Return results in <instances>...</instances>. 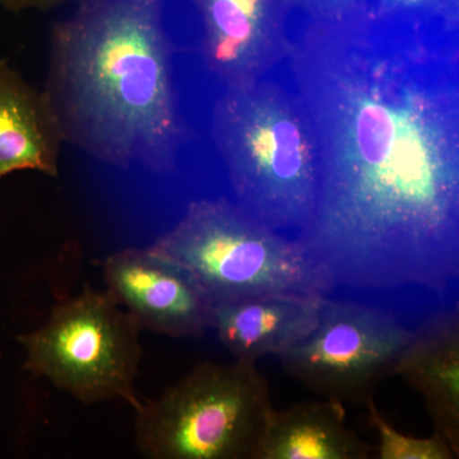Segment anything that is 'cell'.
<instances>
[{"label":"cell","mask_w":459,"mask_h":459,"mask_svg":"<svg viewBox=\"0 0 459 459\" xmlns=\"http://www.w3.org/2000/svg\"><path fill=\"white\" fill-rule=\"evenodd\" d=\"M213 140L238 205L274 231H300L318 198L316 134L298 95L270 82L229 87L213 111Z\"/></svg>","instance_id":"3957f363"},{"label":"cell","mask_w":459,"mask_h":459,"mask_svg":"<svg viewBox=\"0 0 459 459\" xmlns=\"http://www.w3.org/2000/svg\"><path fill=\"white\" fill-rule=\"evenodd\" d=\"M140 323L108 292L86 287L57 304L44 325L18 336L23 369L45 377L82 404L126 402L141 409L135 389L143 350Z\"/></svg>","instance_id":"8992f818"},{"label":"cell","mask_w":459,"mask_h":459,"mask_svg":"<svg viewBox=\"0 0 459 459\" xmlns=\"http://www.w3.org/2000/svg\"><path fill=\"white\" fill-rule=\"evenodd\" d=\"M412 329L379 305L325 296L318 323L301 342L277 356L290 377L323 398L367 407L395 376Z\"/></svg>","instance_id":"52a82bcc"},{"label":"cell","mask_w":459,"mask_h":459,"mask_svg":"<svg viewBox=\"0 0 459 459\" xmlns=\"http://www.w3.org/2000/svg\"><path fill=\"white\" fill-rule=\"evenodd\" d=\"M368 421L379 437L377 458L379 459H453L457 458L442 437L419 439L395 430L379 412L376 402L368 404Z\"/></svg>","instance_id":"5bb4252c"},{"label":"cell","mask_w":459,"mask_h":459,"mask_svg":"<svg viewBox=\"0 0 459 459\" xmlns=\"http://www.w3.org/2000/svg\"><path fill=\"white\" fill-rule=\"evenodd\" d=\"M59 119L47 92H39L0 60V179L14 171L57 177Z\"/></svg>","instance_id":"7c38bea8"},{"label":"cell","mask_w":459,"mask_h":459,"mask_svg":"<svg viewBox=\"0 0 459 459\" xmlns=\"http://www.w3.org/2000/svg\"><path fill=\"white\" fill-rule=\"evenodd\" d=\"M374 451L347 427L343 403L325 398L272 411L256 459H368Z\"/></svg>","instance_id":"4fadbf2b"},{"label":"cell","mask_w":459,"mask_h":459,"mask_svg":"<svg viewBox=\"0 0 459 459\" xmlns=\"http://www.w3.org/2000/svg\"><path fill=\"white\" fill-rule=\"evenodd\" d=\"M374 12L380 17L416 23H444L458 29L459 0H377Z\"/></svg>","instance_id":"9a60e30c"},{"label":"cell","mask_w":459,"mask_h":459,"mask_svg":"<svg viewBox=\"0 0 459 459\" xmlns=\"http://www.w3.org/2000/svg\"><path fill=\"white\" fill-rule=\"evenodd\" d=\"M292 8H299L310 18L343 16L367 4L368 0H289Z\"/></svg>","instance_id":"2e32d148"},{"label":"cell","mask_w":459,"mask_h":459,"mask_svg":"<svg viewBox=\"0 0 459 459\" xmlns=\"http://www.w3.org/2000/svg\"><path fill=\"white\" fill-rule=\"evenodd\" d=\"M45 92L63 138L100 161L177 169L188 133L157 0H107L62 27Z\"/></svg>","instance_id":"7a4b0ae2"},{"label":"cell","mask_w":459,"mask_h":459,"mask_svg":"<svg viewBox=\"0 0 459 459\" xmlns=\"http://www.w3.org/2000/svg\"><path fill=\"white\" fill-rule=\"evenodd\" d=\"M322 299L271 294L216 303L211 328L234 359L256 364L309 336L318 323Z\"/></svg>","instance_id":"8fae6325"},{"label":"cell","mask_w":459,"mask_h":459,"mask_svg":"<svg viewBox=\"0 0 459 459\" xmlns=\"http://www.w3.org/2000/svg\"><path fill=\"white\" fill-rule=\"evenodd\" d=\"M150 249L188 272L213 304L271 294L322 299L334 291L296 238L226 198L193 201Z\"/></svg>","instance_id":"277c9868"},{"label":"cell","mask_w":459,"mask_h":459,"mask_svg":"<svg viewBox=\"0 0 459 459\" xmlns=\"http://www.w3.org/2000/svg\"><path fill=\"white\" fill-rule=\"evenodd\" d=\"M108 292L142 329L197 338L211 328L213 303L197 281L150 247H126L104 263Z\"/></svg>","instance_id":"ba28073f"},{"label":"cell","mask_w":459,"mask_h":459,"mask_svg":"<svg viewBox=\"0 0 459 459\" xmlns=\"http://www.w3.org/2000/svg\"><path fill=\"white\" fill-rule=\"evenodd\" d=\"M459 36L377 16L310 18L289 57L319 186L296 235L334 290L457 291Z\"/></svg>","instance_id":"6da1fadb"},{"label":"cell","mask_w":459,"mask_h":459,"mask_svg":"<svg viewBox=\"0 0 459 459\" xmlns=\"http://www.w3.org/2000/svg\"><path fill=\"white\" fill-rule=\"evenodd\" d=\"M395 376L422 397L434 434L459 455V305L429 316L412 329Z\"/></svg>","instance_id":"30bf717a"},{"label":"cell","mask_w":459,"mask_h":459,"mask_svg":"<svg viewBox=\"0 0 459 459\" xmlns=\"http://www.w3.org/2000/svg\"><path fill=\"white\" fill-rule=\"evenodd\" d=\"M202 23V53L208 71L226 89L263 80L289 57V0H195Z\"/></svg>","instance_id":"9c48e42d"},{"label":"cell","mask_w":459,"mask_h":459,"mask_svg":"<svg viewBox=\"0 0 459 459\" xmlns=\"http://www.w3.org/2000/svg\"><path fill=\"white\" fill-rule=\"evenodd\" d=\"M274 410L255 362L204 361L135 411V446L151 459H256Z\"/></svg>","instance_id":"5b68a950"}]
</instances>
